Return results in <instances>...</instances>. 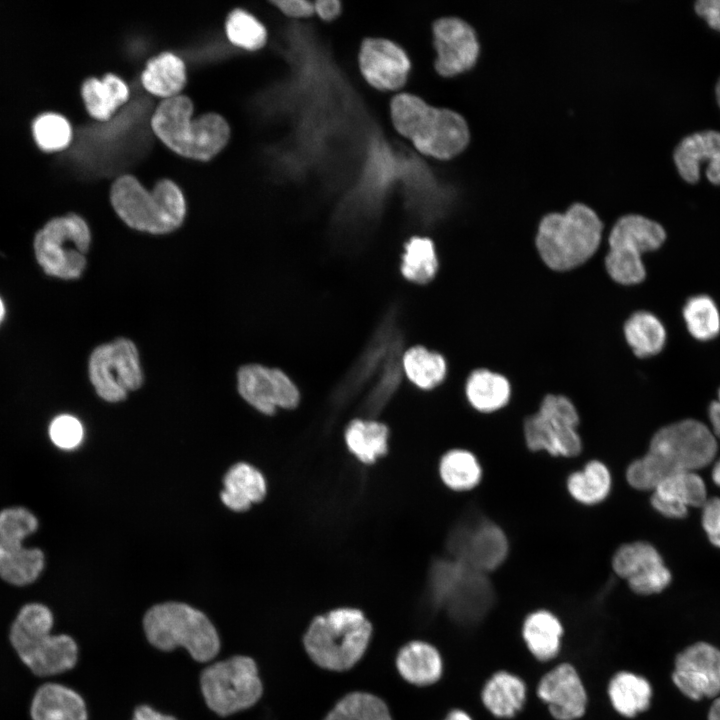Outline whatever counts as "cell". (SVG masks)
<instances>
[{
    "instance_id": "57",
    "label": "cell",
    "mask_w": 720,
    "mask_h": 720,
    "mask_svg": "<svg viewBox=\"0 0 720 720\" xmlns=\"http://www.w3.org/2000/svg\"><path fill=\"white\" fill-rule=\"evenodd\" d=\"M715 97H716L717 104L720 108V77L715 86Z\"/></svg>"
},
{
    "instance_id": "50",
    "label": "cell",
    "mask_w": 720,
    "mask_h": 720,
    "mask_svg": "<svg viewBox=\"0 0 720 720\" xmlns=\"http://www.w3.org/2000/svg\"><path fill=\"white\" fill-rule=\"evenodd\" d=\"M285 15L291 17H308L314 14V4L306 0H274L270 1Z\"/></svg>"
},
{
    "instance_id": "3",
    "label": "cell",
    "mask_w": 720,
    "mask_h": 720,
    "mask_svg": "<svg viewBox=\"0 0 720 720\" xmlns=\"http://www.w3.org/2000/svg\"><path fill=\"white\" fill-rule=\"evenodd\" d=\"M194 104L186 96L163 99L153 112L151 128L157 138L181 157L208 161L220 153L230 138V126L218 113L193 118Z\"/></svg>"
},
{
    "instance_id": "2",
    "label": "cell",
    "mask_w": 720,
    "mask_h": 720,
    "mask_svg": "<svg viewBox=\"0 0 720 720\" xmlns=\"http://www.w3.org/2000/svg\"><path fill=\"white\" fill-rule=\"evenodd\" d=\"M390 116L399 134L411 140L422 154L438 160L454 158L470 141L469 126L461 114L430 105L411 93L392 98Z\"/></svg>"
},
{
    "instance_id": "6",
    "label": "cell",
    "mask_w": 720,
    "mask_h": 720,
    "mask_svg": "<svg viewBox=\"0 0 720 720\" xmlns=\"http://www.w3.org/2000/svg\"><path fill=\"white\" fill-rule=\"evenodd\" d=\"M371 633L372 626L360 610L338 608L313 619L304 636V646L320 667L343 671L363 656Z\"/></svg>"
},
{
    "instance_id": "43",
    "label": "cell",
    "mask_w": 720,
    "mask_h": 720,
    "mask_svg": "<svg viewBox=\"0 0 720 720\" xmlns=\"http://www.w3.org/2000/svg\"><path fill=\"white\" fill-rule=\"evenodd\" d=\"M439 472L444 484L455 491L476 487L482 477L477 458L464 449H453L445 453L440 460Z\"/></svg>"
},
{
    "instance_id": "58",
    "label": "cell",
    "mask_w": 720,
    "mask_h": 720,
    "mask_svg": "<svg viewBox=\"0 0 720 720\" xmlns=\"http://www.w3.org/2000/svg\"><path fill=\"white\" fill-rule=\"evenodd\" d=\"M3 316H4V305H3L2 300L0 299V322L3 319Z\"/></svg>"
},
{
    "instance_id": "31",
    "label": "cell",
    "mask_w": 720,
    "mask_h": 720,
    "mask_svg": "<svg viewBox=\"0 0 720 720\" xmlns=\"http://www.w3.org/2000/svg\"><path fill=\"white\" fill-rule=\"evenodd\" d=\"M521 635L530 654L540 662H548L561 650L564 628L555 614L539 609L526 616Z\"/></svg>"
},
{
    "instance_id": "46",
    "label": "cell",
    "mask_w": 720,
    "mask_h": 720,
    "mask_svg": "<svg viewBox=\"0 0 720 720\" xmlns=\"http://www.w3.org/2000/svg\"><path fill=\"white\" fill-rule=\"evenodd\" d=\"M225 33L228 40L236 47L256 51L261 49L267 40L264 25L252 14L236 8L225 21Z\"/></svg>"
},
{
    "instance_id": "5",
    "label": "cell",
    "mask_w": 720,
    "mask_h": 720,
    "mask_svg": "<svg viewBox=\"0 0 720 720\" xmlns=\"http://www.w3.org/2000/svg\"><path fill=\"white\" fill-rule=\"evenodd\" d=\"M110 203L130 228L150 234H167L179 228L186 216V200L171 179H161L152 190L133 175L117 177L110 188Z\"/></svg>"
},
{
    "instance_id": "7",
    "label": "cell",
    "mask_w": 720,
    "mask_h": 720,
    "mask_svg": "<svg viewBox=\"0 0 720 720\" xmlns=\"http://www.w3.org/2000/svg\"><path fill=\"white\" fill-rule=\"evenodd\" d=\"M143 628L154 647L163 651L183 647L199 662L212 660L220 649L211 621L185 603L166 602L151 607L144 616Z\"/></svg>"
},
{
    "instance_id": "9",
    "label": "cell",
    "mask_w": 720,
    "mask_h": 720,
    "mask_svg": "<svg viewBox=\"0 0 720 720\" xmlns=\"http://www.w3.org/2000/svg\"><path fill=\"white\" fill-rule=\"evenodd\" d=\"M90 242L87 222L78 214L69 213L50 219L37 232L34 250L46 274L70 280L82 275Z\"/></svg>"
},
{
    "instance_id": "36",
    "label": "cell",
    "mask_w": 720,
    "mask_h": 720,
    "mask_svg": "<svg viewBox=\"0 0 720 720\" xmlns=\"http://www.w3.org/2000/svg\"><path fill=\"white\" fill-rule=\"evenodd\" d=\"M389 430L374 418L352 420L345 430L349 451L361 462L370 464L386 454Z\"/></svg>"
},
{
    "instance_id": "25",
    "label": "cell",
    "mask_w": 720,
    "mask_h": 720,
    "mask_svg": "<svg viewBox=\"0 0 720 720\" xmlns=\"http://www.w3.org/2000/svg\"><path fill=\"white\" fill-rule=\"evenodd\" d=\"M21 661L36 675L52 676L72 669L78 659L74 639L52 633L19 654Z\"/></svg>"
},
{
    "instance_id": "41",
    "label": "cell",
    "mask_w": 720,
    "mask_h": 720,
    "mask_svg": "<svg viewBox=\"0 0 720 720\" xmlns=\"http://www.w3.org/2000/svg\"><path fill=\"white\" fill-rule=\"evenodd\" d=\"M439 265L436 248L430 238L414 236L407 241L401 261V273L405 279L426 284L435 278Z\"/></svg>"
},
{
    "instance_id": "12",
    "label": "cell",
    "mask_w": 720,
    "mask_h": 720,
    "mask_svg": "<svg viewBox=\"0 0 720 720\" xmlns=\"http://www.w3.org/2000/svg\"><path fill=\"white\" fill-rule=\"evenodd\" d=\"M580 421V414L568 397L547 394L537 410L524 417V440L534 452L546 451L553 456L563 457L577 456L582 450L578 433Z\"/></svg>"
},
{
    "instance_id": "4",
    "label": "cell",
    "mask_w": 720,
    "mask_h": 720,
    "mask_svg": "<svg viewBox=\"0 0 720 720\" xmlns=\"http://www.w3.org/2000/svg\"><path fill=\"white\" fill-rule=\"evenodd\" d=\"M604 225L589 206L575 202L563 213L544 215L535 238L543 263L556 272L576 269L599 250Z\"/></svg>"
},
{
    "instance_id": "59",
    "label": "cell",
    "mask_w": 720,
    "mask_h": 720,
    "mask_svg": "<svg viewBox=\"0 0 720 720\" xmlns=\"http://www.w3.org/2000/svg\"><path fill=\"white\" fill-rule=\"evenodd\" d=\"M46 19H47V17H46ZM47 25H48V21H47ZM48 34H49V27H48ZM49 45H50V37H49ZM50 58H51V48H50ZM51 65H52V63H51Z\"/></svg>"
},
{
    "instance_id": "34",
    "label": "cell",
    "mask_w": 720,
    "mask_h": 720,
    "mask_svg": "<svg viewBox=\"0 0 720 720\" xmlns=\"http://www.w3.org/2000/svg\"><path fill=\"white\" fill-rule=\"evenodd\" d=\"M609 702L622 717L633 718L646 711L652 698L649 681L630 671H619L607 685Z\"/></svg>"
},
{
    "instance_id": "14",
    "label": "cell",
    "mask_w": 720,
    "mask_h": 720,
    "mask_svg": "<svg viewBox=\"0 0 720 720\" xmlns=\"http://www.w3.org/2000/svg\"><path fill=\"white\" fill-rule=\"evenodd\" d=\"M38 529L35 515L24 507L0 511V577L13 585L33 583L44 568L39 548L22 547V541Z\"/></svg>"
},
{
    "instance_id": "54",
    "label": "cell",
    "mask_w": 720,
    "mask_h": 720,
    "mask_svg": "<svg viewBox=\"0 0 720 720\" xmlns=\"http://www.w3.org/2000/svg\"><path fill=\"white\" fill-rule=\"evenodd\" d=\"M444 720H473L471 716L460 709L450 711Z\"/></svg>"
},
{
    "instance_id": "45",
    "label": "cell",
    "mask_w": 720,
    "mask_h": 720,
    "mask_svg": "<svg viewBox=\"0 0 720 720\" xmlns=\"http://www.w3.org/2000/svg\"><path fill=\"white\" fill-rule=\"evenodd\" d=\"M402 356L392 359L364 394L360 412L366 418H374L380 413L398 390L403 372Z\"/></svg>"
},
{
    "instance_id": "47",
    "label": "cell",
    "mask_w": 720,
    "mask_h": 720,
    "mask_svg": "<svg viewBox=\"0 0 720 720\" xmlns=\"http://www.w3.org/2000/svg\"><path fill=\"white\" fill-rule=\"evenodd\" d=\"M49 435L52 442L62 449L77 447L83 438L80 421L71 415H60L50 424Z\"/></svg>"
},
{
    "instance_id": "15",
    "label": "cell",
    "mask_w": 720,
    "mask_h": 720,
    "mask_svg": "<svg viewBox=\"0 0 720 720\" xmlns=\"http://www.w3.org/2000/svg\"><path fill=\"white\" fill-rule=\"evenodd\" d=\"M89 379L97 395L107 402H120L143 384V372L135 344L117 338L97 346L88 363Z\"/></svg>"
},
{
    "instance_id": "11",
    "label": "cell",
    "mask_w": 720,
    "mask_h": 720,
    "mask_svg": "<svg viewBox=\"0 0 720 720\" xmlns=\"http://www.w3.org/2000/svg\"><path fill=\"white\" fill-rule=\"evenodd\" d=\"M428 586L432 600L460 619L483 615L493 601L492 586L486 574L452 558L432 563Z\"/></svg>"
},
{
    "instance_id": "55",
    "label": "cell",
    "mask_w": 720,
    "mask_h": 720,
    "mask_svg": "<svg viewBox=\"0 0 720 720\" xmlns=\"http://www.w3.org/2000/svg\"><path fill=\"white\" fill-rule=\"evenodd\" d=\"M708 720H720V697H718L710 707Z\"/></svg>"
},
{
    "instance_id": "49",
    "label": "cell",
    "mask_w": 720,
    "mask_h": 720,
    "mask_svg": "<svg viewBox=\"0 0 720 720\" xmlns=\"http://www.w3.org/2000/svg\"><path fill=\"white\" fill-rule=\"evenodd\" d=\"M694 10L711 29L720 32V0H699Z\"/></svg>"
},
{
    "instance_id": "33",
    "label": "cell",
    "mask_w": 720,
    "mask_h": 720,
    "mask_svg": "<svg viewBox=\"0 0 720 720\" xmlns=\"http://www.w3.org/2000/svg\"><path fill=\"white\" fill-rule=\"evenodd\" d=\"M186 82V65L172 52H162L152 57L141 73L144 89L163 99L179 95Z\"/></svg>"
},
{
    "instance_id": "52",
    "label": "cell",
    "mask_w": 720,
    "mask_h": 720,
    "mask_svg": "<svg viewBox=\"0 0 720 720\" xmlns=\"http://www.w3.org/2000/svg\"><path fill=\"white\" fill-rule=\"evenodd\" d=\"M708 418L712 433L717 440H720V388L717 398L712 400L708 406Z\"/></svg>"
},
{
    "instance_id": "30",
    "label": "cell",
    "mask_w": 720,
    "mask_h": 720,
    "mask_svg": "<svg viewBox=\"0 0 720 720\" xmlns=\"http://www.w3.org/2000/svg\"><path fill=\"white\" fill-rule=\"evenodd\" d=\"M30 715L32 720H87V709L82 697L74 690L47 683L35 692Z\"/></svg>"
},
{
    "instance_id": "19",
    "label": "cell",
    "mask_w": 720,
    "mask_h": 720,
    "mask_svg": "<svg viewBox=\"0 0 720 720\" xmlns=\"http://www.w3.org/2000/svg\"><path fill=\"white\" fill-rule=\"evenodd\" d=\"M612 568L633 592L640 595L660 593L672 579L658 550L643 541L620 546L612 557Z\"/></svg>"
},
{
    "instance_id": "60",
    "label": "cell",
    "mask_w": 720,
    "mask_h": 720,
    "mask_svg": "<svg viewBox=\"0 0 720 720\" xmlns=\"http://www.w3.org/2000/svg\"><path fill=\"white\" fill-rule=\"evenodd\" d=\"M48 22H49V15H48ZM49 35H50V28H49ZM50 46H51V40H50ZM52 51V50H51ZM53 57V53L51 52V58Z\"/></svg>"
},
{
    "instance_id": "40",
    "label": "cell",
    "mask_w": 720,
    "mask_h": 720,
    "mask_svg": "<svg viewBox=\"0 0 720 720\" xmlns=\"http://www.w3.org/2000/svg\"><path fill=\"white\" fill-rule=\"evenodd\" d=\"M611 482L608 467L600 461L592 460L582 470L569 475L567 489L577 502L594 505L602 502L609 495Z\"/></svg>"
},
{
    "instance_id": "23",
    "label": "cell",
    "mask_w": 720,
    "mask_h": 720,
    "mask_svg": "<svg viewBox=\"0 0 720 720\" xmlns=\"http://www.w3.org/2000/svg\"><path fill=\"white\" fill-rule=\"evenodd\" d=\"M673 161L685 182L697 183L705 166L708 181L720 185V131L707 129L685 136L674 149Z\"/></svg>"
},
{
    "instance_id": "10",
    "label": "cell",
    "mask_w": 720,
    "mask_h": 720,
    "mask_svg": "<svg viewBox=\"0 0 720 720\" xmlns=\"http://www.w3.org/2000/svg\"><path fill=\"white\" fill-rule=\"evenodd\" d=\"M404 336L399 311L391 307L379 322L362 353L335 388L331 402L340 409L375 382L389 362L403 355Z\"/></svg>"
},
{
    "instance_id": "37",
    "label": "cell",
    "mask_w": 720,
    "mask_h": 720,
    "mask_svg": "<svg viewBox=\"0 0 720 720\" xmlns=\"http://www.w3.org/2000/svg\"><path fill=\"white\" fill-rule=\"evenodd\" d=\"M53 623V614L47 606L40 603L24 605L12 623L9 635L17 654L51 634Z\"/></svg>"
},
{
    "instance_id": "51",
    "label": "cell",
    "mask_w": 720,
    "mask_h": 720,
    "mask_svg": "<svg viewBox=\"0 0 720 720\" xmlns=\"http://www.w3.org/2000/svg\"><path fill=\"white\" fill-rule=\"evenodd\" d=\"M313 4L315 12L325 21L335 19L342 11V3L338 0H317Z\"/></svg>"
},
{
    "instance_id": "38",
    "label": "cell",
    "mask_w": 720,
    "mask_h": 720,
    "mask_svg": "<svg viewBox=\"0 0 720 720\" xmlns=\"http://www.w3.org/2000/svg\"><path fill=\"white\" fill-rule=\"evenodd\" d=\"M402 368L408 379L423 390L439 386L447 377L445 357L422 346H414L403 353Z\"/></svg>"
},
{
    "instance_id": "48",
    "label": "cell",
    "mask_w": 720,
    "mask_h": 720,
    "mask_svg": "<svg viewBox=\"0 0 720 720\" xmlns=\"http://www.w3.org/2000/svg\"><path fill=\"white\" fill-rule=\"evenodd\" d=\"M701 522L709 541L720 548V498H708L702 507Z\"/></svg>"
},
{
    "instance_id": "42",
    "label": "cell",
    "mask_w": 720,
    "mask_h": 720,
    "mask_svg": "<svg viewBox=\"0 0 720 720\" xmlns=\"http://www.w3.org/2000/svg\"><path fill=\"white\" fill-rule=\"evenodd\" d=\"M31 133L37 147L45 153L65 151L74 138V130L69 118L54 111L38 114L32 120Z\"/></svg>"
},
{
    "instance_id": "35",
    "label": "cell",
    "mask_w": 720,
    "mask_h": 720,
    "mask_svg": "<svg viewBox=\"0 0 720 720\" xmlns=\"http://www.w3.org/2000/svg\"><path fill=\"white\" fill-rule=\"evenodd\" d=\"M396 666L405 680L423 686L439 680L443 664L435 647L426 642L412 641L399 651Z\"/></svg>"
},
{
    "instance_id": "22",
    "label": "cell",
    "mask_w": 720,
    "mask_h": 720,
    "mask_svg": "<svg viewBox=\"0 0 720 720\" xmlns=\"http://www.w3.org/2000/svg\"><path fill=\"white\" fill-rule=\"evenodd\" d=\"M358 61L365 80L379 90H399L408 80L411 66L408 55L389 39H364Z\"/></svg>"
},
{
    "instance_id": "13",
    "label": "cell",
    "mask_w": 720,
    "mask_h": 720,
    "mask_svg": "<svg viewBox=\"0 0 720 720\" xmlns=\"http://www.w3.org/2000/svg\"><path fill=\"white\" fill-rule=\"evenodd\" d=\"M207 706L221 716L247 709L262 694V683L253 659L235 656L205 668L200 677Z\"/></svg>"
},
{
    "instance_id": "1",
    "label": "cell",
    "mask_w": 720,
    "mask_h": 720,
    "mask_svg": "<svg viewBox=\"0 0 720 720\" xmlns=\"http://www.w3.org/2000/svg\"><path fill=\"white\" fill-rule=\"evenodd\" d=\"M718 442L709 426L696 419H683L658 429L647 453L626 470L629 485L653 490L667 476L702 469L715 458Z\"/></svg>"
},
{
    "instance_id": "27",
    "label": "cell",
    "mask_w": 720,
    "mask_h": 720,
    "mask_svg": "<svg viewBox=\"0 0 720 720\" xmlns=\"http://www.w3.org/2000/svg\"><path fill=\"white\" fill-rule=\"evenodd\" d=\"M527 686L522 678L506 670L494 672L481 690L485 709L495 718L511 719L524 707Z\"/></svg>"
},
{
    "instance_id": "44",
    "label": "cell",
    "mask_w": 720,
    "mask_h": 720,
    "mask_svg": "<svg viewBox=\"0 0 720 720\" xmlns=\"http://www.w3.org/2000/svg\"><path fill=\"white\" fill-rule=\"evenodd\" d=\"M324 720H392L386 704L378 697L354 692L343 697Z\"/></svg>"
},
{
    "instance_id": "26",
    "label": "cell",
    "mask_w": 720,
    "mask_h": 720,
    "mask_svg": "<svg viewBox=\"0 0 720 720\" xmlns=\"http://www.w3.org/2000/svg\"><path fill=\"white\" fill-rule=\"evenodd\" d=\"M623 336L633 356L640 360L658 357L665 350L668 341L663 319L645 309L634 311L625 320Z\"/></svg>"
},
{
    "instance_id": "20",
    "label": "cell",
    "mask_w": 720,
    "mask_h": 720,
    "mask_svg": "<svg viewBox=\"0 0 720 720\" xmlns=\"http://www.w3.org/2000/svg\"><path fill=\"white\" fill-rule=\"evenodd\" d=\"M672 680L688 698L700 700L720 693V651L697 642L677 655Z\"/></svg>"
},
{
    "instance_id": "21",
    "label": "cell",
    "mask_w": 720,
    "mask_h": 720,
    "mask_svg": "<svg viewBox=\"0 0 720 720\" xmlns=\"http://www.w3.org/2000/svg\"><path fill=\"white\" fill-rule=\"evenodd\" d=\"M536 695L555 720H577L587 710L588 694L583 680L568 662L554 666L539 679Z\"/></svg>"
},
{
    "instance_id": "8",
    "label": "cell",
    "mask_w": 720,
    "mask_h": 720,
    "mask_svg": "<svg viewBox=\"0 0 720 720\" xmlns=\"http://www.w3.org/2000/svg\"><path fill=\"white\" fill-rule=\"evenodd\" d=\"M666 240V229L654 218L637 213L619 217L607 234L604 264L609 277L622 286L643 283L647 277L644 256L659 251Z\"/></svg>"
},
{
    "instance_id": "39",
    "label": "cell",
    "mask_w": 720,
    "mask_h": 720,
    "mask_svg": "<svg viewBox=\"0 0 720 720\" xmlns=\"http://www.w3.org/2000/svg\"><path fill=\"white\" fill-rule=\"evenodd\" d=\"M682 318L689 335L699 342H709L720 334V309L707 294L690 296L682 307Z\"/></svg>"
},
{
    "instance_id": "53",
    "label": "cell",
    "mask_w": 720,
    "mask_h": 720,
    "mask_svg": "<svg viewBox=\"0 0 720 720\" xmlns=\"http://www.w3.org/2000/svg\"><path fill=\"white\" fill-rule=\"evenodd\" d=\"M132 720H178L173 716L160 713L147 705L138 706Z\"/></svg>"
},
{
    "instance_id": "18",
    "label": "cell",
    "mask_w": 720,
    "mask_h": 720,
    "mask_svg": "<svg viewBox=\"0 0 720 720\" xmlns=\"http://www.w3.org/2000/svg\"><path fill=\"white\" fill-rule=\"evenodd\" d=\"M237 388L246 402L266 415L277 408L293 409L300 401L296 385L283 371L259 364L239 368Z\"/></svg>"
},
{
    "instance_id": "24",
    "label": "cell",
    "mask_w": 720,
    "mask_h": 720,
    "mask_svg": "<svg viewBox=\"0 0 720 720\" xmlns=\"http://www.w3.org/2000/svg\"><path fill=\"white\" fill-rule=\"evenodd\" d=\"M651 505L665 517L684 518L690 507H700L708 500L707 489L697 472L684 471L664 478L653 490Z\"/></svg>"
},
{
    "instance_id": "56",
    "label": "cell",
    "mask_w": 720,
    "mask_h": 720,
    "mask_svg": "<svg viewBox=\"0 0 720 720\" xmlns=\"http://www.w3.org/2000/svg\"><path fill=\"white\" fill-rule=\"evenodd\" d=\"M711 476L714 483L720 487V459L714 464Z\"/></svg>"
},
{
    "instance_id": "32",
    "label": "cell",
    "mask_w": 720,
    "mask_h": 720,
    "mask_svg": "<svg viewBox=\"0 0 720 720\" xmlns=\"http://www.w3.org/2000/svg\"><path fill=\"white\" fill-rule=\"evenodd\" d=\"M220 497L231 510L243 512L266 495V481L262 473L247 463L233 465L224 476Z\"/></svg>"
},
{
    "instance_id": "29",
    "label": "cell",
    "mask_w": 720,
    "mask_h": 720,
    "mask_svg": "<svg viewBox=\"0 0 720 720\" xmlns=\"http://www.w3.org/2000/svg\"><path fill=\"white\" fill-rule=\"evenodd\" d=\"M80 95L86 112L92 118L107 121L128 101L130 90L122 78L106 73L102 78H86L81 83Z\"/></svg>"
},
{
    "instance_id": "28",
    "label": "cell",
    "mask_w": 720,
    "mask_h": 720,
    "mask_svg": "<svg viewBox=\"0 0 720 720\" xmlns=\"http://www.w3.org/2000/svg\"><path fill=\"white\" fill-rule=\"evenodd\" d=\"M465 399L480 414H495L510 403L512 388L502 374L487 368L473 370L464 384Z\"/></svg>"
},
{
    "instance_id": "17",
    "label": "cell",
    "mask_w": 720,
    "mask_h": 720,
    "mask_svg": "<svg viewBox=\"0 0 720 720\" xmlns=\"http://www.w3.org/2000/svg\"><path fill=\"white\" fill-rule=\"evenodd\" d=\"M434 68L444 78L470 70L480 54V42L474 27L453 15L437 18L432 24Z\"/></svg>"
},
{
    "instance_id": "16",
    "label": "cell",
    "mask_w": 720,
    "mask_h": 720,
    "mask_svg": "<svg viewBox=\"0 0 720 720\" xmlns=\"http://www.w3.org/2000/svg\"><path fill=\"white\" fill-rule=\"evenodd\" d=\"M446 546L452 559L484 574L498 568L508 554L504 531L481 515H470L457 522L449 532Z\"/></svg>"
}]
</instances>
